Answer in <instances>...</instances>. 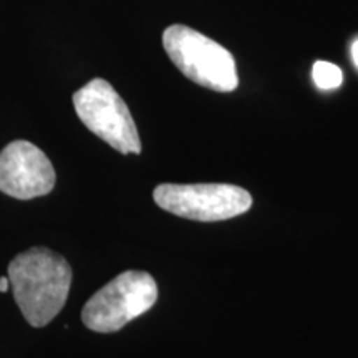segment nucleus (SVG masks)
Listing matches in <instances>:
<instances>
[{"mask_svg":"<svg viewBox=\"0 0 358 358\" xmlns=\"http://www.w3.org/2000/svg\"><path fill=\"white\" fill-rule=\"evenodd\" d=\"M78 118L100 140L122 155H140L141 141L127 103L103 78H95L73 95Z\"/></svg>","mask_w":358,"mask_h":358,"instance_id":"obj_4","label":"nucleus"},{"mask_svg":"<svg viewBox=\"0 0 358 358\" xmlns=\"http://www.w3.org/2000/svg\"><path fill=\"white\" fill-rule=\"evenodd\" d=\"M57 174L48 156L25 140L12 141L0 151V192L29 201L50 194Z\"/></svg>","mask_w":358,"mask_h":358,"instance_id":"obj_6","label":"nucleus"},{"mask_svg":"<svg viewBox=\"0 0 358 358\" xmlns=\"http://www.w3.org/2000/svg\"><path fill=\"white\" fill-rule=\"evenodd\" d=\"M158 301L153 275L143 271H127L90 297L82 320L90 330L113 334L150 310Z\"/></svg>","mask_w":358,"mask_h":358,"instance_id":"obj_3","label":"nucleus"},{"mask_svg":"<svg viewBox=\"0 0 358 358\" xmlns=\"http://www.w3.org/2000/svg\"><path fill=\"white\" fill-rule=\"evenodd\" d=\"M352 60H353V64H355L357 69H358V38L352 43Z\"/></svg>","mask_w":358,"mask_h":358,"instance_id":"obj_8","label":"nucleus"},{"mask_svg":"<svg viewBox=\"0 0 358 358\" xmlns=\"http://www.w3.org/2000/svg\"><path fill=\"white\" fill-rule=\"evenodd\" d=\"M8 287H10V282H8V277H2V279H0V292H7Z\"/></svg>","mask_w":358,"mask_h":358,"instance_id":"obj_9","label":"nucleus"},{"mask_svg":"<svg viewBox=\"0 0 358 358\" xmlns=\"http://www.w3.org/2000/svg\"><path fill=\"white\" fill-rule=\"evenodd\" d=\"M312 78L320 90H335L342 85L343 73L337 65L320 60L313 64Z\"/></svg>","mask_w":358,"mask_h":358,"instance_id":"obj_7","label":"nucleus"},{"mask_svg":"<svg viewBox=\"0 0 358 358\" xmlns=\"http://www.w3.org/2000/svg\"><path fill=\"white\" fill-rule=\"evenodd\" d=\"M7 272L13 299L32 327L48 325L65 307L73 274L64 256L32 248L17 254Z\"/></svg>","mask_w":358,"mask_h":358,"instance_id":"obj_1","label":"nucleus"},{"mask_svg":"<svg viewBox=\"0 0 358 358\" xmlns=\"http://www.w3.org/2000/svg\"><path fill=\"white\" fill-rule=\"evenodd\" d=\"M163 45L178 70L201 87L229 93L239 85L234 57L198 30L186 25L168 27Z\"/></svg>","mask_w":358,"mask_h":358,"instance_id":"obj_2","label":"nucleus"},{"mask_svg":"<svg viewBox=\"0 0 358 358\" xmlns=\"http://www.w3.org/2000/svg\"><path fill=\"white\" fill-rule=\"evenodd\" d=\"M155 203L178 217L217 222L248 213L252 196L232 185H159L153 191Z\"/></svg>","mask_w":358,"mask_h":358,"instance_id":"obj_5","label":"nucleus"}]
</instances>
